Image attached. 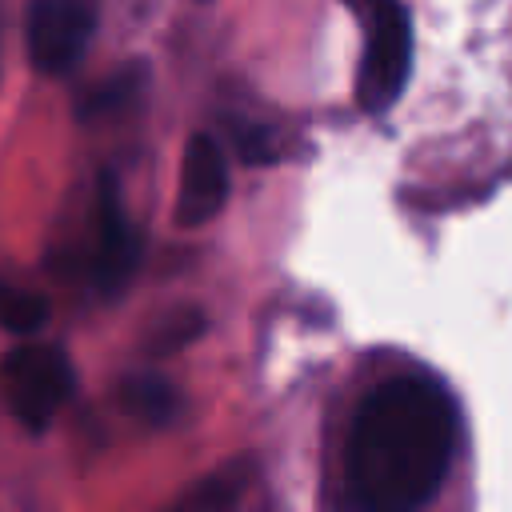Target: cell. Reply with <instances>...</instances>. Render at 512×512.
<instances>
[{
	"label": "cell",
	"instance_id": "3957f363",
	"mask_svg": "<svg viewBox=\"0 0 512 512\" xmlns=\"http://www.w3.org/2000/svg\"><path fill=\"white\" fill-rule=\"evenodd\" d=\"M72 384V360L56 344H20L0 364V392L12 416L32 432L52 424V416L68 404Z\"/></svg>",
	"mask_w": 512,
	"mask_h": 512
},
{
	"label": "cell",
	"instance_id": "5b68a950",
	"mask_svg": "<svg viewBox=\"0 0 512 512\" xmlns=\"http://www.w3.org/2000/svg\"><path fill=\"white\" fill-rule=\"evenodd\" d=\"M92 284L100 296H120L128 288V280L140 268V236L120 204V188L116 176L104 172L96 184V212H92Z\"/></svg>",
	"mask_w": 512,
	"mask_h": 512
},
{
	"label": "cell",
	"instance_id": "7a4b0ae2",
	"mask_svg": "<svg viewBox=\"0 0 512 512\" xmlns=\"http://www.w3.org/2000/svg\"><path fill=\"white\" fill-rule=\"evenodd\" d=\"M364 28L356 100L364 112H388L412 72V16L400 0H344Z\"/></svg>",
	"mask_w": 512,
	"mask_h": 512
},
{
	"label": "cell",
	"instance_id": "9c48e42d",
	"mask_svg": "<svg viewBox=\"0 0 512 512\" xmlns=\"http://www.w3.org/2000/svg\"><path fill=\"white\" fill-rule=\"evenodd\" d=\"M140 88H144V68H140V64H128V68L112 72L104 84H96V88H92V92L80 100L76 116H80V120H100V116H112V112L128 108V104L140 96Z\"/></svg>",
	"mask_w": 512,
	"mask_h": 512
},
{
	"label": "cell",
	"instance_id": "8fae6325",
	"mask_svg": "<svg viewBox=\"0 0 512 512\" xmlns=\"http://www.w3.org/2000/svg\"><path fill=\"white\" fill-rule=\"evenodd\" d=\"M200 328H204V312H200V308H176V312H168V316L156 324V332H152V340H148V352L168 356V352L192 344V340L200 336Z\"/></svg>",
	"mask_w": 512,
	"mask_h": 512
},
{
	"label": "cell",
	"instance_id": "7c38bea8",
	"mask_svg": "<svg viewBox=\"0 0 512 512\" xmlns=\"http://www.w3.org/2000/svg\"><path fill=\"white\" fill-rule=\"evenodd\" d=\"M232 136H236V152H240L248 164H272L276 152H280L276 132L264 128V124H240Z\"/></svg>",
	"mask_w": 512,
	"mask_h": 512
},
{
	"label": "cell",
	"instance_id": "277c9868",
	"mask_svg": "<svg viewBox=\"0 0 512 512\" xmlns=\"http://www.w3.org/2000/svg\"><path fill=\"white\" fill-rule=\"evenodd\" d=\"M92 32H96V0H32L28 4V16H24L28 60L48 76L68 72L84 56Z\"/></svg>",
	"mask_w": 512,
	"mask_h": 512
},
{
	"label": "cell",
	"instance_id": "6da1fadb",
	"mask_svg": "<svg viewBox=\"0 0 512 512\" xmlns=\"http://www.w3.org/2000/svg\"><path fill=\"white\" fill-rule=\"evenodd\" d=\"M456 400L424 372L376 384L348 432V492L360 512H416L448 476Z\"/></svg>",
	"mask_w": 512,
	"mask_h": 512
},
{
	"label": "cell",
	"instance_id": "30bf717a",
	"mask_svg": "<svg viewBox=\"0 0 512 512\" xmlns=\"http://www.w3.org/2000/svg\"><path fill=\"white\" fill-rule=\"evenodd\" d=\"M44 320H48V300L40 292L0 280V328H8L16 336H32L44 328Z\"/></svg>",
	"mask_w": 512,
	"mask_h": 512
},
{
	"label": "cell",
	"instance_id": "ba28073f",
	"mask_svg": "<svg viewBox=\"0 0 512 512\" xmlns=\"http://www.w3.org/2000/svg\"><path fill=\"white\" fill-rule=\"evenodd\" d=\"M248 488V468L244 464H224L220 472H212L208 480H200L176 512H236L240 496Z\"/></svg>",
	"mask_w": 512,
	"mask_h": 512
},
{
	"label": "cell",
	"instance_id": "8992f818",
	"mask_svg": "<svg viewBox=\"0 0 512 512\" xmlns=\"http://www.w3.org/2000/svg\"><path fill=\"white\" fill-rule=\"evenodd\" d=\"M228 200V160L224 148L196 132L184 144L180 160V188H176V224L180 228H200L208 224Z\"/></svg>",
	"mask_w": 512,
	"mask_h": 512
},
{
	"label": "cell",
	"instance_id": "52a82bcc",
	"mask_svg": "<svg viewBox=\"0 0 512 512\" xmlns=\"http://www.w3.org/2000/svg\"><path fill=\"white\" fill-rule=\"evenodd\" d=\"M124 408L132 416H140L144 424H168L176 416V408H180V396L164 376L136 372V376L124 380Z\"/></svg>",
	"mask_w": 512,
	"mask_h": 512
}]
</instances>
